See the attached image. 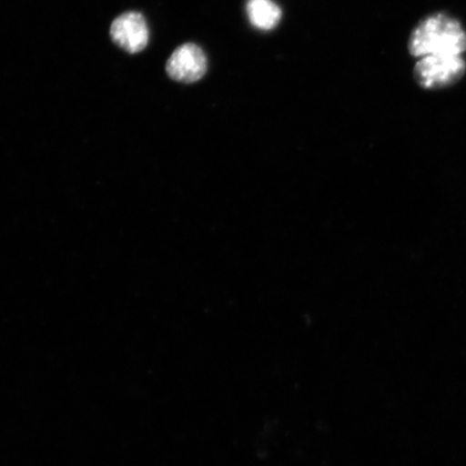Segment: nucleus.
<instances>
[{"label":"nucleus","mask_w":466,"mask_h":466,"mask_svg":"<svg viewBox=\"0 0 466 466\" xmlns=\"http://www.w3.org/2000/svg\"><path fill=\"white\" fill-rule=\"evenodd\" d=\"M408 50L417 57L461 56L466 51V31L461 23L450 15H430L413 28L408 40Z\"/></svg>","instance_id":"f257e3e1"},{"label":"nucleus","mask_w":466,"mask_h":466,"mask_svg":"<svg viewBox=\"0 0 466 466\" xmlns=\"http://www.w3.org/2000/svg\"><path fill=\"white\" fill-rule=\"evenodd\" d=\"M466 64L461 56H423L413 69L417 84L427 90H440L456 85L463 78Z\"/></svg>","instance_id":"f03ea898"},{"label":"nucleus","mask_w":466,"mask_h":466,"mask_svg":"<svg viewBox=\"0 0 466 466\" xmlns=\"http://www.w3.org/2000/svg\"><path fill=\"white\" fill-rule=\"evenodd\" d=\"M208 71V58L199 46L185 44L178 46L168 58L167 74L178 83L194 84Z\"/></svg>","instance_id":"7ed1b4c3"},{"label":"nucleus","mask_w":466,"mask_h":466,"mask_svg":"<svg viewBox=\"0 0 466 466\" xmlns=\"http://www.w3.org/2000/svg\"><path fill=\"white\" fill-rule=\"evenodd\" d=\"M109 33L113 42L129 54L143 51L149 42L147 22L136 11L116 17Z\"/></svg>","instance_id":"20e7f679"},{"label":"nucleus","mask_w":466,"mask_h":466,"mask_svg":"<svg viewBox=\"0 0 466 466\" xmlns=\"http://www.w3.org/2000/svg\"><path fill=\"white\" fill-rule=\"evenodd\" d=\"M247 14L250 25L261 31H270L282 19V10L272 0H248Z\"/></svg>","instance_id":"39448f33"}]
</instances>
